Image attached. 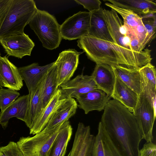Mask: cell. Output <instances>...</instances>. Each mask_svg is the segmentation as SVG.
<instances>
[{
  "label": "cell",
  "mask_w": 156,
  "mask_h": 156,
  "mask_svg": "<svg viewBox=\"0 0 156 156\" xmlns=\"http://www.w3.org/2000/svg\"><path fill=\"white\" fill-rule=\"evenodd\" d=\"M101 122L122 156H139L143 139L139 123L133 113L118 101L110 99Z\"/></svg>",
  "instance_id": "1"
},
{
  "label": "cell",
  "mask_w": 156,
  "mask_h": 156,
  "mask_svg": "<svg viewBox=\"0 0 156 156\" xmlns=\"http://www.w3.org/2000/svg\"><path fill=\"white\" fill-rule=\"evenodd\" d=\"M105 18L114 43L111 46L123 56L129 68L139 69L150 63L152 60L151 51L144 49L140 52L132 51L131 36L134 34L125 25L123 20L114 10L103 9Z\"/></svg>",
  "instance_id": "2"
},
{
  "label": "cell",
  "mask_w": 156,
  "mask_h": 156,
  "mask_svg": "<svg viewBox=\"0 0 156 156\" xmlns=\"http://www.w3.org/2000/svg\"><path fill=\"white\" fill-rule=\"evenodd\" d=\"M37 9L33 0H11L0 27V39L24 32L25 27L28 24Z\"/></svg>",
  "instance_id": "3"
},
{
  "label": "cell",
  "mask_w": 156,
  "mask_h": 156,
  "mask_svg": "<svg viewBox=\"0 0 156 156\" xmlns=\"http://www.w3.org/2000/svg\"><path fill=\"white\" fill-rule=\"evenodd\" d=\"M77 42L78 47L96 64H105L111 66L121 65L129 68L123 56L111 46L109 42L87 34L78 39Z\"/></svg>",
  "instance_id": "4"
},
{
  "label": "cell",
  "mask_w": 156,
  "mask_h": 156,
  "mask_svg": "<svg viewBox=\"0 0 156 156\" xmlns=\"http://www.w3.org/2000/svg\"><path fill=\"white\" fill-rule=\"evenodd\" d=\"M28 24L43 47L52 50L59 46L62 39L60 25L53 15L37 9Z\"/></svg>",
  "instance_id": "5"
},
{
  "label": "cell",
  "mask_w": 156,
  "mask_h": 156,
  "mask_svg": "<svg viewBox=\"0 0 156 156\" xmlns=\"http://www.w3.org/2000/svg\"><path fill=\"white\" fill-rule=\"evenodd\" d=\"M63 124L51 129H43L33 136L20 138L16 143L24 156H48Z\"/></svg>",
  "instance_id": "6"
},
{
  "label": "cell",
  "mask_w": 156,
  "mask_h": 156,
  "mask_svg": "<svg viewBox=\"0 0 156 156\" xmlns=\"http://www.w3.org/2000/svg\"><path fill=\"white\" fill-rule=\"evenodd\" d=\"M133 113L140 128L143 139L147 143L152 142L153 139V128L156 118V108L143 90L139 96Z\"/></svg>",
  "instance_id": "7"
},
{
  "label": "cell",
  "mask_w": 156,
  "mask_h": 156,
  "mask_svg": "<svg viewBox=\"0 0 156 156\" xmlns=\"http://www.w3.org/2000/svg\"><path fill=\"white\" fill-rule=\"evenodd\" d=\"M90 13L80 11L66 19L60 26L62 38L72 40L87 35L90 26Z\"/></svg>",
  "instance_id": "8"
},
{
  "label": "cell",
  "mask_w": 156,
  "mask_h": 156,
  "mask_svg": "<svg viewBox=\"0 0 156 156\" xmlns=\"http://www.w3.org/2000/svg\"><path fill=\"white\" fill-rule=\"evenodd\" d=\"M83 52H78L74 49H69L59 53L54 62L58 87L70 80L77 67L79 55Z\"/></svg>",
  "instance_id": "9"
},
{
  "label": "cell",
  "mask_w": 156,
  "mask_h": 156,
  "mask_svg": "<svg viewBox=\"0 0 156 156\" xmlns=\"http://www.w3.org/2000/svg\"><path fill=\"white\" fill-rule=\"evenodd\" d=\"M0 43L8 55L18 58L30 56L35 46L28 35L24 32L3 37L0 39Z\"/></svg>",
  "instance_id": "10"
},
{
  "label": "cell",
  "mask_w": 156,
  "mask_h": 156,
  "mask_svg": "<svg viewBox=\"0 0 156 156\" xmlns=\"http://www.w3.org/2000/svg\"><path fill=\"white\" fill-rule=\"evenodd\" d=\"M65 98H76L80 95L98 89L91 76L79 75L59 87Z\"/></svg>",
  "instance_id": "11"
},
{
  "label": "cell",
  "mask_w": 156,
  "mask_h": 156,
  "mask_svg": "<svg viewBox=\"0 0 156 156\" xmlns=\"http://www.w3.org/2000/svg\"><path fill=\"white\" fill-rule=\"evenodd\" d=\"M94 137L89 126L79 122L69 156H91Z\"/></svg>",
  "instance_id": "12"
},
{
  "label": "cell",
  "mask_w": 156,
  "mask_h": 156,
  "mask_svg": "<svg viewBox=\"0 0 156 156\" xmlns=\"http://www.w3.org/2000/svg\"><path fill=\"white\" fill-rule=\"evenodd\" d=\"M111 98L102 90L97 89L80 95L76 99L78 107L87 114L93 111L104 110Z\"/></svg>",
  "instance_id": "13"
},
{
  "label": "cell",
  "mask_w": 156,
  "mask_h": 156,
  "mask_svg": "<svg viewBox=\"0 0 156 156\" xmlns=\"http://www.w3.org/2000/svg\"><path fill=\"white\" fill-rule=\"evenodd\" d=\"M30 94L20 96L0 112V124L4 129L7 127L9 120L16 117L25 122L27 116Z\"/></svg>",
  "instance_id": "14"
},
{
  "label": "cell",
  "mask_w": 156,
  "mask_h": 156,
  "mask_svg": "<svg viewBox=\"0 0 156 156\" xmlns=\"http://www.w3.org/2000/svg\"><path fill=\"white\" fill-rule=\"evenodd\" d=\"M0 80L3 87L17 91L23 86L18 68L6 56H0Z\"/></svg>",
  "instance_id": "15"
},
{
  "label": "cell",
  "mask_w": 156,
  "mask_h": 156,
  "mask_svg": "<svg viewBox=\"0 0 156 156\" xmlns=\"http://www.w3.org/2000/svg\"><path fill=\"white\" fill-rule=\"evenodd\" d=\"M54 62L44 66H39L37 63L18 68L19 74L26 84L30 93L41 82Z\"/></svg>",
  "instance_id": "16"
},
{
  "label": "cell",
  "mask_w": 156,
  "mask_h": 156,
  "mask_svg": "<svg viewBox=\"0 0 156 156\" xmlns=\"http://www.w3.org/2000/svg\"><path fill=\"white\" fill-rule=\"evenodd\" d=\"M91 156H122L101 122L98 133L94 137Z\"/></svg>",
  "instance_id": "17"
},
{
  "label": "cell",
  "mask_w": 156,
  "mask_h": 156,
  "mask_svg": "<svg viewBox=\"0 0 156 156\" xmlns=\"http://www.w3.org/2000/svg\"><path fill=\"white\" fill-rule=\"evenodd\" d=\"M77 107L74 98H65L55 109L44 129H52L69 120L75 114Z\"/></svg>",
  "instance_id": "18"
},
{
  "label": "cell",
  "mask_w": 156,
  "mask_h": 156,
  "mask_svg": "<svg viewBox=\"0 0 156 156\" xmlns=\"http://www.w3.org/2000/svg\"><path fill=\"white\" fill-rule=\"evenodd\" d=\"M91 76L98 89L111 97L115 80L112 66L105 64H96Z\"/></svg>",
  "instance_id": "19"
},
{
  "label": "cell",
  "mask_w": 156,
  "mask_h": 156,
  "mask_svg": "<svg viewBox=\"0 0 156 156\" xmlns=\"http://www.w3.org/2000/svg\"><path fill=\"white\" fill-rule=\"evenodd\" d=\"M139 95L115 76L114 89L111 98L127 108L133 113L136 105Z\"/></svg>",
  "instance_id": "20"
},
{
  "label": "cell",
  "mask_w": 156,
  "mask_h": 156,
  "mask_svg": "<svg viewBox=\"0 0 156 156\" xmlns=\"http://www.w3.org/2000/svg\"><path fill=\"white\" fill-rule=\"evenodd\" d=\"M103 9L90 13V26L88 35L104 41L114 43L105 20Z\"/></svg>",
  "instance_id": "21"
},
{
  "label": "cell",
  "mask_w": 156,
  "mask_h": 156,
  "mask_svg": "<svg viewBox=\"0 0 156 156\" xmlns=\"http://www.w3.org/2000/svg\"><path fill=\"white\" fill-rule=\"evenodd\" d=\"M65 98L62 96L58 87L46 106L29 129L30 134H35L44 129L53 113Z\"/></svg>",
  "instance_id": "22"
},
{
  "label": "cell",
  "mask_w": 156,
  "mask_h": 156,
  "mask_svg": "<svg viewBox=\"0 0 156 156\" xmlns=\"http://www.w3.org/2000/svg\"><path fill=\"white\" fill-rule=\"evenodd\" d=\"M119 7L130 10L140 16L155 14L156 3L151 0H106Z\"/></svg>",
  "instance_id": "23"
},
{
  "label": "cell",
  "mask_w": 156,
  "mask_h": 156,
  "mask_svg": "<svg viewBox=\"0 0 156 156\" xmlns=\"http://www.w3.org/2000/svg\"><path fill=\"white\" fill-rule=\"evenodd\" d=\"M112 67L115 75L139 96L142 90L139 69L129 68L121 65Z\"/></svg>",
  "instance_id": "24"
},
{
  "label": "cell",
  "mask_w": 156,
  "mask_h": 156,
  "mask_svg": "<svg viewBox=\"0 0 156 156\" xmlns=\"http://www.w3.org/2000/svg\"><path fill=\"white\" fill-rule=\"evenodd\" d=\"M58 87L56 68L54 62L53 64L48 70L42 80L41 92L42 111L46 106Z\"/></svg>",
  "instance_id": "25"
},
{
  "label": "cell",
  "mask_w": 156,
  "mask_h": 156,
  "mask_svg": "<svg viewBox=\"0 0 156 156\" xmlns=\"http://www.w3.org/2000/svg\"><path fill=\"white\" fill-rule=\"evenodd\" d=\"M73 129L69 121L64 122L51 147L48 156H64Z\"/></svg>",
  "instance_id": "26"
},
{
  "label": "cell",
  "mask_w": 156,
  "mask_h": 156,
  "mask_svg": "<svg viewBox=\"0 0 156 156\" xmlns=\"http://www.w3.org/2000/svg\"><path fill=\"white\" fill-rule=\"evenodd\" d=\"M42 80L34 90L29 93L30 99L27 116L25 123L29 129L32 127L42 111L41 97Z\"/></svg>",
  "instance_id": "27"
},
{
  "label": "cell",
  "mask_w": 156,
  "mask_h": 156,
  "mask_svg": "<svg viewBox=\"0 0 156 156\" xmlns=\"http://www.w3.org/2000/svg\"><path fill=\"white\" fill-rule=\"evenodd\" d=\"M142 90L151 98L156 97V69L151 63H149L139 69Z\"/></svg>",
  "instance_id": "28"
},
{
  "label": "cell",
  "mask_w": 156,
  "mask_h": 156,
  "mask_svg": "<svg viewBox=\"0 0 156 156\" xmlns=\"http://www.w3.org/2000/svg\"><path fill=\"white\" fill-rule=\"evenodd\" d=\"M105 5L119 14L123 19L124 24L135 34L137 27L142 22L141 16L130 10L119 7L110 3L106 2Z\"/></svg>",
  "instance_id": "29"
},
{
  "label": "cell",
  "mask_w": 156,
  "mask_h": 156,
  "mask_svg": "<svg viewBox=\"0 0 156 156\" xmlns=\"http://www.w3.org/2000/svg\"><path fill=\"white\" fill-rule=\"evenodd\" d=\"M20 95V93L16 90L0 88V109L1 111L13 102Z\"/></svg>",
  "instance_id": "30"
},
{
  "label": "cell",
  "mask_w": 156,
  "mask_h": 156,
  "mask_svg": "<svg viewBox=\"0 0 156 156\" xmlns=\"http://www.w3.org/2000/svg\"><path fill=\"white\" fill-rule=\"evenodd\" d=\"M143 23L147 31L149 43L156 37V21L155 14L141 16Z\"/></svg>",
  "instance_id": "31"
},
{
  "label": "cell",
  "mask_w": 156,
  "mask_h": 156,
  "mask_svg": "<svg viewBox=\"0 0 156 156\" xmlns=\"http://www.w3.org/2000/svg\"><path fill=\"white\" fill-rule=\"evenodd\" d=\"M0 156H24L17 143L10 141L6 146L0 147Z\"/></svg>",
  "instance_id": "32"
},
{
  "label": "cell",
  "mask_w": 156,
  "mask_h": 156,
  "mask_svg": "<svg viewBox=\"0 0 156 156\" xmlns=\"http://www.w3.org/2000/svg\"><path fill=\"white\" fill-rule=\"evenodd\" d=\"M74 1L82 5L90 12L98 10L101 8V2L99 0H75Z\"/></svg>",
  "instance_id": "33"
},
{
  "label": "cell",
  "mask_w": 156,
  "mask_h": 156,
  "mask_svg": "<svg viewBox=\"0 0 156 156\" xmlns=\"http://www.w3.org/2000/svg\"><path fill=\"white\" fill-rule=\"evenodd\" d=\"M139 156H156V145L152 142L146 143L139 150Z\"/></svg>",
  "instance_id": "34"
},
{
  "label": "cell",
  "mask_w": 156,
  "mask_h": 156,
  "mask_svg": "<svg viewBox=\"0 0 156 156\" xmlns=\"http://www.w3.org/2000/svg\"><path fill=\"white\" fill-rule=\"evenodd\" d=\"M11 0H0V27L8 11Z\"/></svg>",
  "instance_id": "35"
},
{
  "label": "cell",
  "mask_w": 156,
  "mask_h": 156,
  "mask_svg": "<svg viewBox=\"0 0 156 156\" xmlns=\"http://www.w3.org/2000/svg\"><path fill=\"white\" fill-rule=\"evenodd\" d=\"M2 87H3L2 86V85L1 82L0 80V88H2Z\"/></svg>",
  "instance_id": "36"
},
{
  "label": "cell",
  "mask_w": 156,
  "mask_h": 156,
  "mask_svg": "<svg viewBox=\"0 0 156 156\" xmlns=\"http://www.w3.org/2000/svg\"><path fill=\"white\" fill-rule=\"evenodd\" d=\"M69 156V153L67 155V156Z\"/></svg>",
  "instance_id": "37"
}]
</instances>
